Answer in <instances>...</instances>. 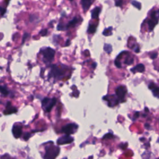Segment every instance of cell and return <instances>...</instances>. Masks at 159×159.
I'll use <instances>...</instances> for the list:
<instances>
[{
  "label": "cell",
  "instance_id": "cell-1",
  "mask_svg": "<svg viewBox=\"0 0 159 159\" xmlns=\"http://www.w3.org/2000/svg\"><path fill=\"white\" fill-rule=\"evenodd\" d=\"M60 149L58 147L50 146L46 147L44 159H55L59 154Z\"/></svg>",
  "mask_w": 159,
  "mask_h": 159
},
{
  "label": "cell",
  "instance_id": "cell-2",
  "mask_svg": "<svg viewBox=\"0 0 159 159\" xmlns=\"http://www.w3.org/2000/svg\"><path fill=\"white\" fill-rule=\"evenodd\" d=\"M41 54L43 55L44 62H50L54 60L55 52L50 47H46L41 50Z\"/></svg>",
  "mask_w": 159,
  "mask_h": 159
},
{
  "label": "cell",
  "instance_id": "cell-3",
  "mask_svg": "<svg viewBox=\"0 0 159 159\" xmlns=\"http://www.w3.org/2000/svg\"><path fill=\"white\" fill-rule=\"evenodd\" d=\"M57 102L56 98H45L42 101V106L45 112H50L53 107L54 106Z\"/></svg>",
  "mask_w": 159,
  "mask_h": 159
},
{
  "label": "cell",
  "instance_id": "cell-4",
  "mask_svg": "<svg viewBox=\"0 0 159 159\" xmlns=\"http://www.w3.org/2000/svg\"><path fill=\"white\" fill-rule=\"evenodd\" d=\"M77 128H78V125H76L75 124H68L62 127V131L67 135H70L75 132Z\"/></svg>",
  "mask_w": 159,
  "mask_h": 159
},
{
  "label": "cell",
  "instance_id": "cell-5",
  "mask_svg": "<svg viewBox=\"0 0 159 159\" xmlns=\"http://www.w3.org/2000/svg\"><path fill=\"white\" fill-rule=\"evenodd\" d=\"M63 71L62 69L59 68L53 65V67H52L51 71L49 73V77H54V78H58L63 76Z\"/></svg>",
  "mask_w": 159,
  "mask_h": 159
},
{
  "label": "cell",
  "instance_id": "cell-6",
  "mask_svg": "<svg viewBox=\"0 0 159 159\" xmlns=\"http://www.w3.org/2000/svg\"><path fill=\"white\" fill-rule=\"evenodd\" d=\"M73 140V138L71 137L69 135H66V136H64L59 138L57 140V144L58 145L67 144H70L71 142H72Z\"/></svg>",
  "mask_w": 159,
  "mask_h": 159
},
{
  "label": "cell",
  "instance_id": "cell-7",
  "mask_svg": "<svg viewBox=\"0 0 159 159\" xmlns=\"http://www.w3.org/2000/svg\"><path fill=\"white\" fill-rule=\"evenodd\" d=\"M17 108H15V107L12 106L11 105V103L8 101L7 102L6 106V109L3 111V113L5 115L8 114H11L15 113L17 112Z\"/></svg>",
  "mask_w": 159,
  "mask_h": 159
},
{
  "label": "cell",
  "instance_id": "cell-8",
  "mask_svg": "<svg viewBox=\"0 0 159 159\" xmlns=\"http://www.w3.org/2000/svg\"><path fill=\"white\" fill-rule=\"evenodd\" d=\"M127 93L126 88L123 86H119L118 88L116 90V93L118 98L120 100H123L125 96V94Z\"/></svg>",
  "mask_w": 159,
  "mask_h": 159
},
{
  "label": "cell",
  "instance_id": "cell-9",
  "mask_svg": "<svg viewBox=\"0 0 159 159\" xmlns=\"http://www.w3.org/2000/svg\"><path fill=\"white\" fill-rule=\"evenodd\" d=\"M23 129L22 127L19 125H14L12 128V134L16 138H19L21 136Z\"/></svg>",
  "mask_w": 159,
  "mask_h": 159
},
{
  "label": "cell",
  "instance_id": "cell-10",
  "mask_svg": "<svg viewBox=\"0 0 159 159\" xmlns=\"http://www.w3.org/2000/svg\"><path fill=\"white\" fill-rule=\"evenodd\" d=\"M93 0H81V5L84 11H86L89 9L90 6L91 5Z\"/></svg>",
  "mask_w": 159,
  "mask_h": 159
},
{
  "label": "cell",
  "instance_id": "cell-11",
  "mask_svg": "<svg viewBox=\"0 0 159 159\" xmlns=\"http://www.w3.org/2000/svg\"><path fill=\"white\" fill-rule=\"evenodd\" d=\"M145 70V67L143 64H138L134 68L131 69V71L133 73H136V72H140V73H142Z\"/></svg>",
  "mask_w": 159,
  "mask_h": 159
},
{
  "label": "cell",
  "instance_id": "cell-12",
  "mask_svg": "<svg viewBox=\"0 0 159 159\" xmlns=\"http://www.w3.org/2000/svg\"><path fill=\"white\" fill-rule=\"evenodd\" d=\"M149 88L152 90V93L155 97L159 98V87H157L154 83H151L149 85Z\"/></svg>",
  "mask_w": 159,
  "mask_h": 159
},
{
  "label": "cell",
  "instance_id": "cell-13",
  "mask_svg": "<svg viewBox=\"0 0 159 159\" xmlns=\"http://www.w3.org/2000/svg\"><path fill=\"white\" fill-rule=\"evenodd\" d=\"M100 11H101V9L99 7H96L95 8L93 9L91 11V18L93 19L98 18L100 13Z\"/></svg>",
  "mask_w": 159,
  "mask_h": 159
},
{
  "label": "cell",
  "instance_id": "cell-14",
  "mask_svg": "<svg viewBox=\"0 0 159 159\" xmlns=\"http://www.w3.org/2000/svg\"><path fill=\"white\" fill-rule=\"evenodd\" d=\"M78 23V19L77 18H75L73 20L70 21L68 23L67 25V28H69V27H73L75 26Z\"/></svg>",
  "mask_w": 159,
  "mask_h": 159
},
{
  "label": "cell",
  "instance_id": "cell-15",
  "mask_svg": "<svg viewBox=\"0 0 159 159\" xmlns=\"http://www.w3.org/2000/svg\"><path fill=\"white\" fill-rule=\"evenodd\" d=\"M0 93L4 96H7V95H8L10 92H9L8 90L7 89L6 87L0 85Z\"/></svg>",
  "mask_w": 159,
  "mask_h": 159
},
{
  "label": "cell",
  "instance_id": "cell-16",
  "mask_svg": "<svg viewBox=\"0 0 159 159\" xmlns=\"http://www.w3.org/2000/svg\"><path fill=\"white\" fill-rule=\"evenodd\" d=\"M112 31H113V27H109L108 28L105 29L102 33V34L105 36H109V35H111L112 34Z\"/></svg>",
  "mask_w": 159,
  "mask_h": 159
},
{
  "label": "cell",
  "instance_id": "cell-17",
  "mask_svg": "<svg viewBox=\"0 0 159 159\" xmlns=\"http://www.w3.org/2000/svg\"><path fill=\"white\" fill-rule=\"evenodd\" d=\"M158 23L157 22L154 21L152 20V19H150L149 21H148V27H149V30L151 31V30H152L154 28V27L155 26V25L157 24Z\"/></svg>",
  "mask_w": 159,
  "mask_h": 159
},
{
  "label": "cell",
  "instance_id": "cell-18",
  "mask_svg": "<svg viewBox=\"0 0 159 159\" xmlns=\"http://www.w3.org/2000/svg\"><path fill=\"white\" fill-rule=\"evenodd\" d=\"M104 50L106 53H108V54H110L113 50V47L110 44H106L104 45Z\"/></svg>",
  "mask_w": 159,
  "mask_h": 159
},
{
  "label": "cell",
  "instance_id": "cell-19",
  "mask_svg": "<svg viewBox=\"0 0 159 159\" xmlns=\"http://www.w3.org/2000/svg\"><path fill=\"white\" fill-rule=\"evenodd\" d=\"M96 26L95 25H91L90 26L89 28H88V32L90 34H93L96 32Z\"/></svg>",
  "mask_w": 159,
  "mask_h": 159
},
{
  "label": "cell",
  "instance_id": "cell-20",
  "mask_svg": "<svg viewBox=\"0 0 159 159\" xmlns=\"http://www.w3.org/2000/svg\"><path fill=\"white\" fill-rule=\"evenodd\" d=\"M131 4L134 6V7L137 8L139 10H140L141 8V4H140L139 2L136 1H134V0H132V1H131Z\"/></svg>",
  "mask_w": 159,
  "mask_h": 159
},
{
  "label": "cell",
  "instance_id": "cell-21",
  "mask_svg": "<svg viewBox=\"0 0 159 159\" xmlns=\"http://www.w3.org/2000/svg\"><path fill=\"white\" fill-rule=\"evenodd\" d=\"M133 58L127 57V59L125 60V62H124V63H125V64H127V65H131V64H132V63H133Z\"/></svg>",
  "mask_w": 159,
  "mask_h": 159
},
{
  "label": "cell",
  "instance_id": "cell-22",
  "mask_svg": "<svg viewBox=\"0 0 159 159\" xmlns=\"http://www.w3.org/2000/svg\"><path fill=\"white\" fill-rule=\"evenodd\" d=\"M39 34H41V35H42V36H45V35H46L47 34V29H44L41 30V31H40Z\"/></svg>",
  "mask_w": 159,
  "mask_h": 159
},
{
  "label": "cell",
  "instance_id": "cell-23",
  "mask_svg": "<svg viewBox=\"0 0 159 159\" xmlns=\"http://www.w3.org/2000/svg\"><path fill=\"white\" fill-rule=\"evenodd\" d=\"M29 36V34H28V33H25L24 34V35H23V41H22V44H24V42L26 41V40L27 39V38Z\"/></svg>",
  "mask_w": 159,
  "mask_h": 159
},
{
  "label": "cell",
  "instance_id": "cell-24",
  "mask_svg": "<svg viewBox=\"0 0 159 159\" xmlns=\"http://www.w3.org/2000/svg\"><path fill=\"white\" fill-rule=\"evenodd\" d=\"M6 11V10L4 8H3V7L0 6V14L1 16H3V15L5 14Z\"/></svg>",
  "mask_w": 159,
  "mask_h": 159
},
{
  "label": "cell",
  "instance_id": "cell-25",
  "mask_svg": "<svg viewBox=\"0 0 159 159\" xmlns=\"http://www.w3.org/2000/svg\"><path fill=\"white\" fill-rule=\"evenodd\" d=\"M157 56H158V53L154 52L151 54L150 57V58H152V59H155V58H156L157 57Z\"/></svg>",
  "mask_w": 159,
  "mask_h": 159
},
{
  "label": "cell",
  "instance_id": "cell-26",
  "mask_svg": "<svg viewBox=\"0 0 159 159\" xmlns=\"http://www.w3.org/2000/svg\"><path fill=\"white\" fill-rule=\"evenodd\" d=\"M114 63H115V65H116V66L117 67V68H121V64L120 62H119V61L118 60L116 59V60H115Z\"/></svg>",
  "mask_w": 159,
  "mask_h": 159
},
{
  "label": "cell",
  "instance_id": "cell-27",
  "mask_svg": "<svg viewBox=\"0 0 159 159\" xmlns=\"http://www.w3.org/2000/svg\"><path fill=\"white\" fill-rule=\"evenodd\" d=\"M64 26L62 24H58V26H57V29L58 30V31H62V30H64Z\"/></svg>",
  "mask_w": 159,
  "mask_h": 159
},
{
  "label": "cell",
  "instance_id": "cell-28",
  "mask_svg": "<svg viewBox=\"0 0 159 159\" xmlns=\"http://www.w3.org/2000/svg\"><path fill=\"white\" fill-rule=\"evenodd\" d=\"M122 4H123V1L122 0H118L116 2V6H121Z\"/></svg>",
  "mask_w": 159,
  "mask_h": 159
},
{
  "label": "cell",
  "instance_id": "cell-29",
  "mask_svg": "<svg viewBox=\"0 0 159 159\" xmlns=\"http://www.w3.org/2000/svg\"><path fill=\"white\" fill-rule=\"evenodd\" d=\"M30 137H31V135H30V134L29 133H26V134H25L24 137V140H28L29 138Z\"/></svg>",
  "mask_w": 159,
  "mask_h": 159
},
{
  "label": "cell",
  "instance_id": "cell-30",
  "mask_svg": "<svg viewBox=\"0 0 159 159\" xmlns=\"http://www.w3.org/2000/svg\"><path fill=\"white\" fill-rule=\"evenodd\" d=\"M69 42H70V41H69V40H68V41H67V43H66V44H65V46L68 45L70 44V43H69Z\"/></svg>",
  "mask_w": 159,
  "mask_h": 159
},
{
  "label": "cell",
  "instance_id": "cell-31",
  "mask_svg": "<svg viewBox=\"0 0 159 159\" xmlns=\"http://www.w3.org/2000/svg\"><path fill=\"white\" fill-rule=\"evenodd\" d=\"M5 1H6V4H8V3H9V2H10V0H5Z\"/></svg>",
  "mask_w": 159,
  "mask_h": 159
},
{
  "label": "cell",
  "instance_id": "cell-32",
  "mask_svg": "<svg viewBox=\"0 0 159 159\" xmlns=\"http://www.w3.org/2000/svg\"><path fill=\"white\" fill-rule=\"evenodd\" d=\"M96 63H94V64H93V68H95V67H96Z\"/></svg>",
  "mask_w": 159,
  "mask_h": 159
},
{
  "label": "cell",
  "instance_id": "cell-33",
  "mask_svg": "<svg viewBox=\"0 0 159 159\" xmlns=\"http://www.w3.org/2000/svg\"><path fill=\"white\" fill-rule=\"evenodd\" d=\"M69 1H73V0H69Z\"/></svg>",
  "mask_w": 159,
  "mask_h": 159
}]
</instances>
